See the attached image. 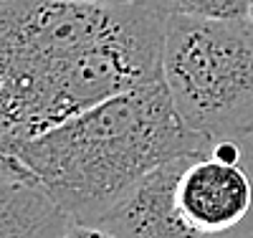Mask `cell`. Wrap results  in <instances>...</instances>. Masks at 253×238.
I'll use <instances>...</instances> for the list:
<instances>
[{
	"label": "cell",
	"mask_w": 253,
	"mask_h": 238,
	"mask_svg": "<svg viewBox=\"0 0 253 238\" xmlns=\"http://www.w3.org/2000/svg\"><path fill=\"white\" fill-rule=\"evenodd\" d=\"M177 200L190 226L203 236H225L248 215L253 183L241 162H223L208 152L185 167Z\"/></svg>",
	"instance_id": "5b68a950"
},
{
	"label": "cell",
	"mask_w": 253,
	"mask_h": 238,
	"mask_svg": "<svg viewBox=\"0 0 253 238\" xmlns=\"http://www.w3.org/2000/svg\"><path fill=\"white\" fill-rule=\"evenodd\" d=\"M253 0H170L175 13L205 20H248Z\"/></svg>",
	"instance_id": "52a82bcc"
},
{
	"label": "cell",
	"mask_w": 253,
	"mask_h": 238,
	"mask_svg": "<svg viewBox=\"0 0 253 238\" xmlns=\"http://www.w3.org/2000/svg\"><path fill=\"white\" fill-rule=\"evenodd\" d=\"M200 155H180L142 175L94 221L119 238H208L190 226L177 200L185 167Z\"/></svg>",
	"instance_id": "277c9868"
},
{
	"label": "cell",
	"mask_w": 253,
	"mask_h": 238,
	"mask_svg": "<svg viewBox=\"0 0 253 238\" xmlns=\"http://www.w3.org/2000/svg\"><path fill=\"white\" fill-rule=\"evenodd\" d=\"M162 79L182 122L210 142L253 135V28L170 10Z\"/></svg>",
	"instance_id": "3957f363"
},
{
	"label": "cell",
	"mask_w": 253,
	"mask_h": 238,
	"mask_svg": "<svg viewBox=\"0 0 253 238\" xmlns=\"http://www.w3.org/2000/svg\"><path fill=\"white\" fill-rule=\"evenodd\" d=\"M170 0L0 3V155L160 74Z\"/></svg>",
	"instance_id": "6da1fadb"
},
{
	"label": "cell",
	"mask_w": 253,
	"mask_h": 238,
	"mask_svg": "<svg viewBox=\"0 0 253 238\" xmlns=\"http://www.w3.org/2000/svg\"><path fill=\"white\" fill-rule=\"evenodd\" d=\"M248 23H251V28H253V3H251V15H248Z\"/></svg>",
	"instance_id": "8fae6325"
},
{
	"label": "cell",
	"mask_w": 253,
	"mask_h": 238,
	"mask_svg": "<svg viewBox=\"0 0 253 238\" xmlns=\"http://www.w3.org/2000/svg\"><path fill=\"white\" fill-rule=\"evenodd\" d=\"M74 3H89V5H104V8H119V5H134L142 0H74Z\"/></svg>",
	"instance_id": "30bf717a"
},
{
	"label": "cell",
	"mask_w": 253,
	"mask_h": 238,
	"mask_svg": "<svg viewBox=\"0 0 253 238\" xmlns=\"http://www.w3.org/2000/svg\"><path fill=\"white\" fill-rule=\"evenodd\" d=\"M213 238H218V236H213Z\"/></svg>",
	"instance_id": "7c38bea8"
},
{
	"label": "cell",
	"mask_w": 253,
	"mask_h": 238,
	"mask_svg": "<svg viewBox=\"0 0 253 238\" xmlns=\"http://www.w3.org/2000/svg\"><path fill=\"white\" fill-rule=\"evenodd\" d=\"M61 238H119L112 231L101 228L96 223H84V221H69L66 231L61 233Z\"/></svg>",
	"instance_id": "ba28073f"
},
{
	"label": "cell",
	"mask_w": 253,
	"mask_h": 238,
	"mask_svg": "<svg viewBox=\"0 0 253 238\" xmlns=\"http://www.w3.org/2000/svg\"><path fill=\"white\" fill-rule=\"evenodd\" d=\"M0 3H3V0H0Z\"/></svg>",
	"instance_id": "4fadbf2b"
},
{
	"label": "cell",
	"mask_w": 253,
	"mask_h": 238,
	"mask_svg": "<svg viewBox=\"0 0 253 238\" xmlns=\"http://www.w3.org/2000/svg\"><path fill=\"white\" fill-rule=\"evenodd\" d=\"M210 149L213 142L182 122L160 71L18 144L8 157L69 221L94 223L152 167Z\"/></svg>",
	"instance_id": "7a4b0ae2"
},
{
	"label": "cell",
	"mask_w": 253,
	"mask_h": 238,
	"mask_svg": "<svg viewBox=\"0 0 253 238\" xmlns=\"http://www.w3.org/2000/svg\"><path fill=\"white\" fill-rule=\"evenodd\" d=\"M210 155L223 162H241V147L236 140H218L210 149Z\"/></svg>",
	"instance_id": "9c48e42d"
},
{
	"label": "cell",
	"mask_w": 253,
	"mask_h": 238,
	"mask_svg": "<svg viewBox=\"0 0 253 238\" xmlns=\"http://www.w3.org/2000/svg\"><path fill=\"white\" fill-rule=\"evenodd\" d=\"M66 226L69 215L48 192L13 157L0 155V238H61Z\"/></svg>",
	"instance_id": "8992f818"
}]
</instances>
